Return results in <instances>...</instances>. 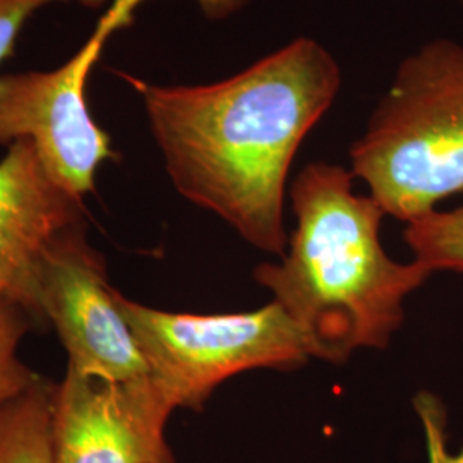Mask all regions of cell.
<instances>
[{"label":"cell","instance_id":"cell-1","mask_svg":"<svg viewBox=\"0 0 463 463\" xmlns=\"http://www.w3.org/2000/svg\"><path fill=\"white\" fill-rule=\"evenodd\" d=\"M124 78L145 101L175 189L250 246L283 256L288 170L342 86L330 52L298 38L216 83L160 86Z\"/></svg>","mask_w":463,"mask_h":463},{"label":"cell","instance_id":"cell-2","mask_svg":"<svg viewBox=\"0 0 463 463\" xmlns=\"http://www.w3.org/2000/svg\"><path fill=\"white\" fill-rule=\"evenodd\" d=\"M354 172L313 162L290 185L298 227L280 265L256 268L298 326L311 357L345 363L359 348H384L403 323V302L432 275L419 261L398 263L380 242L386 215L352 189Z\"/></svg>","mask_w":463,"mask_h":463},{"label":"cell","instance_id":"cell-3","mask_svg":"<svg viewBox=\"0 0 463 463\" xmlns=\"http://www.w3.org/2000/svg\"><path fill=\"white\" fill-rule=\"evenodd\" d=\"M350 160L383 212L407 223L463 193V45L436 38L402 61Z\"/></svg>","mask_w":463,"mask_h":463},{"label":"cell","instance_id":"cell-4","mask_svg":"<svg viewBox=\"0 0 463 463\" xmlns=\"http://www.w3.org/2000/svg\"><path fill=\"white\" fill-rule=\"evenodd\" d=\"M117 298L149 380L174 411H201L216 386L235 374L292 371L311 357L298 326L277 302L249 313L187 315L153 309L120 292Z\"/></svg>","mask_w":463,"mask_h":463},{"label":"cell","instance_id":"cell-5","mask_svg":"<svg viewBox=\"0 0 463 463\" xmlns=\"http://www.w3.org/2000/svg\"><path fill=\"white\" fill-rule=\"evenodd\" d=\"M141 2L114 0L64 66L0 76V145L32 141L52 181L80 201L95 191L101 164L116 156L110 136L88 110L86 81L103 45L133 23Z\"/></svg>","mask_w":463,"mask_h":463},{"label":"cell","instance_id":"cell-6","mask_svg":"<svg viewBox=\"0 0 463 463\" xmlns=\"http://www.w3.org/2000/svg\"><path fill=\"white\" fill-rule=\"evenodd\" d=\"M107 280L99 254L74 227L57 237L34 271L28 313L45 316L66 348L67 367L88 380L137 383L148 365Z\"/></svg>","mask_w":463,"mask_h":463},{"label":"cell","instance_id":"cell-7","mask_svg":"<svg viewBox=\"0 0 463 463\" xmlns=\"http://www.w3.org/2000/svg\"><path fill=\"white\" fill-rule=\"evenodd\" d=\"M172 412L149 378L103 383L67 367L52 388V463H175L165 438Z\"/></svg>","mask_w":463,"mask_h":463},{"label":"cell","instance_id":"cell-8","mask_svg":"<svg viewBox=\"0 0 463 463\" xmlns=\"http://www.w3.org/2000/svg\"><path fill=\"white\" fill-rule=\"evenodd\" d=\"M83 201L52 181L33 143H13L0 160V298L28 311L34 271L64 232L80 227Z\"/></svg>","mask_w":463,"mask_h":463},{"label":"cell","instance_id":"cell-9","mask_svg":"<svg viewBox=\"0 0 463 463\" xmlns=\"http://www.w3.org/2000/svg\"><path fill=\"white\" fill-rule=\"evenodd\" d=\"M52 388L42 378L0 409V463H52Z\"/></svg>","mask_w":463,"mask_h":463},{"label":"cell","instance_id":"cell-10","mask_svg":"<svg viewBox=\"0 0 463 463\" xmlns=\"http://www.w3.org/2000/svg\"><path fill=\"white\" fill-rule=\"evenodd\" d=\"M403 239L415 261L428 266L432 273L438 269L463 273V206L415 218L407 223Z\"/></svg>","mask_w":463,"mask_h":463},{"label":"cell","instance_id":"cell-11","mask_svg":"<svg viewBox=\"0 0 463 463\" xmlns=\"http://www.w3.org/2000/svg\"><path fill=\"white\" fill-rule=\"evenodd\" d=\"M26 313L16 302L0 298V409L42 380L19 357L21 340L30 330Z\"/></svg>","mask_w":463,"mask_h":463},{"label":"cell","instance_id":"cell-12","mask_svg":"<svg viewBox=\"0 0 463 463\" xmlns=\"http://www.w3.org/2000/svg\"><path fill=\"white\" fill-rule=\"evenodd\" d=\"M109 0H0V64L13 55L17 36L28 19L50 4H80L99 9Z\"/></svg>","mask_w":463,"mask_h":463},{"label":"cell","instance_id":"cell-13","mask_svg":"<svg viewBox=\"0 0 463 463\" xmlns=\"http://www.w3.org/2000/svg\"><path fill=\"white\" fill-rule=\"evenodd\" d=\"M417 411L422 419V426L428 441L430 463H463V449L458 453L448 451L445 436V417L430 398H419Z\"/></svg>","mask_w":463,"mask_h":463}]
</instances>
